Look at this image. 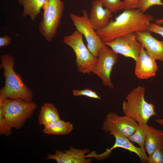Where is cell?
<instances>
[{
	"label": "cell",
	"mask_w": 163,
	"mask_h": 163,
	"mask_svg": "<svg viewBox=\"0 0 163 163\" xmlns=\"http://www.w3.org/2000/svg\"><path fill=\"white\" fill-rule=\"evenodd\" d=\"M153 19L152 16L138 8L125 9L114 20L110 21L106 26L96 32L104 43L109 42L125 34L147 30Z\"/></svg>",
	"instance_id": "1"
},
{
	"label": "cell",
	"mask_w": 163,
	"mask_h": 163,
	"mask_svg": "<svg viewBox=\"0 0 163 163\" xmlns=\"http://www.w3.org/2000/svg\"><path fill=\"white\" fill-rule=\"evenodd\" d=\"M0 66L4 69L5 83L0 90V96L4 99H20L32 101V91L24 83L20 75L14 70L15 61L14 58L11 55L5 54L0 56Z\"/></svg>",
	"instance_id": "2"
},
{
	"label": "cell",
	"mask_w": 163,
	"mask_h": 163,
	"mask_svg": "<svg viewBox=\"0 0 163 163\" xmlns=\"http://www.w3.org/2000/svg\"><path fill=\"white\" fill-rule=\"evenodd\" d=\"M145 88L141 86L133 89L122 104L125 115L132 118L139 124H147L151 117L157 116L154 105L145 100Z\"/></svg>",
	"instance_id": "3"
},
{
	"label": "cell",
	"mask_w": 163,
	"mask_h": 163,
	"mask_svg": "<svg viewBox=\"0 0 163 163\" xmlns=\"http://www.w3.org/2000/svg\"><path fill=\"white\" fill-rule=\"evenodd\" d=\"M0 105L2 107L9 125L11 128L16 129L21 128L37 107L32 101L28 102L20 99H4L1 96Z\"/></svg>",
	"instance_id": "4"
},
{
	"label": "cell",
	"mask_w": 163,
	"mask_h": 163,
	"mask_svg": "<svg viewBox=\"0 0 163 163\" xmlns=\"http://www.w3.org/2000/svg\"><path fill=\"white\" fill-rule=\"evenodd\" d=\"M83 34L76 30L71 34L65 36L64 43L70 46L76 56V63L78 72L89 74L95 67L98 61L83 42Z\"/></svg>",
	"instance_id": "5"
},
{
	"label": "cell",
	"mask_w": 163,
	"mask_h": 163,
	"mask_svg": "<svg viewBox=\"0 0 163 163\" xmlns=\"http://www.w3.org/2000/svg\"><path fill=\"white\" fill-rule=\"evenodd\" d=\"M64 8V3L61 0H46L42 7L43 17L39 30L48 42L51 41L56 34Z\"/></svg>",
	"instance_id": "6"
},
{
	"label": "cell",
	"mask_w": 163,
	"mask_h": 163,
	"mask_svg": "<svg viewBox=\"0 0 163 163\" xmlns=\"http://www.w3.org/2000/svg\"><path fill=\"white\" fill-rule=\"evenodd\" d=\"M69 16L76 30L84 36L88 48L95 57L97 58L101 50L109 48L102 41L93 27L86 10H83L82 16L72 13H70Z\"/></svg>",
	"instance_id": "7"
},
{
	"label": "cell",
	"mask_w": 163,
	"mask_h": 163,
	"mask_svg": "<svg viewBox=\"0 0 163 163\" xmlns=\"http://www.w3.org/2000/svg\"><path fill=\"white\" fill-rule=\"evenodd\" d=\"M104 43L117 54L131 58L135 61L139 57L142 46L134 33L121 36Z\"/></svg>",
	"instance_id": "8"
},
{
	"label": "cell",
	"mask_w": 163,
	"mask_h": 163,
	"mask_svg": "<svg viewBox=\"0 0 163 163\" xmlns=\"http://www.w3.org/2000/svg\"><path fill=\"white\" fill-rule=\"evenodd\" d=\"M97 58V63L92 73L101 79L104 85L113 89V85L110 80V74L113 66L118 60V54L109 48L101 50Z\"/></svg>",
	"instance_id": "9"
},
{
	"label": "cell",
	"mask_w": 163,
	"mask_h": 163,
	"mask_svg": "<svg viewBox=\"0 0 163 163\" xmlns=\"http://www.w3.org/2000/svg\"><path fill=\"white\" fill-rule=\"evenodd\" d=\"M138 125L137 122L129 117L120 116L114 112H110L107 115L102 129L106 132L112 130L118 131L128 138L134 133Z\"/></svg>",
	"instance_id": "10"
},
{
	"label": "cell",
	"mask_w": 163,
	"mask_h": 163,
	"mask_svg": "<svg viewBox=\"0 0 163 163\" xmlns=\"http://www.w3.org/2000/svg\"><path fill=\"white\" fill-rule=\"evenodd\" d=\"M109 132L110 134L115 137V143L113 146L110 149H106L105 152L100 154H96L94 152H91L87 155V157H94L97 160H103L107 157L113 149L117 148H120L135 153L142 162H147L148 156L145 149L140 147L135 146L128 138L123 136L118 131L112 130Z\"/></svg>",
	"instance_id": "11"
},
{
	"label": "cell",
	"mask_w": 163,
	"mask_h": 163,
	"mask_svg": "<svg viewBox=\"0 0 163 163\" xmlns=\"http://www.w3.org/2000/svg\"><path fill=\"white\" fill-rule=\"evenodd\" d=\"M89 151L88 149H82L72 147L69 150L63 151L56 150L54 154H48L46 159L54 160L58 163H89L92 159L85 155Z\"/></svg>",
	"instance_id": "12"
},
{
	"label": "cell",
	"mask_w": 163,
	"mask_h": 163,
	"mask_svg": "<svg viewBox=\"0 0 163 163\" xmlns=\"http://www.w3.org/2000/svg\"><path fill=\"white\" fill-rule=\"evenodd\" d=\"M134 34L149 56L163 62V41L156 39L147 30L137 31Z\"/></svg>",
	"instance_id": "13"
},
{
	"label": "cell",
	"mask_w": 163,
	"mask_h": 163,
	"mask_svg": "<svg viewBox=\"0 0 163 163\" xmlns=\"http://www.w3.org/2000/svg\"><path fill=\"white\" fill-rule=\"evenodd\" d=\"M155 60L149 56L142 46L139 57L135 61V73L137 78L147 79L155 76L158 69Z\"/></svg>",
	"instance_id": "14"
},
{
	"label": "cell",
	"mask_w": 163,
	"mask_h": 163,
	"mask_svg": "<svg viewBox=\"0 0 163 163\" xmlns=\"http://www.w3.org/2000/svg\"><path fill=\"white\" fill-rule=\"evenodd\" d=\"M88 15L90 22L96 31L106 26L112 17V13L104 8L101 0H93Z\"/></svg>",
	"instance_id": "15"
},
{
	"label": "cell",
	"mask_w": 163,
	"mask_h": 163,
	"mask_svg": "<svg viewBox=\"0 0 163 163\" xmlns=\"http://www.w3.org/2000/svg\"><path fill=\"white\" fill-rule=\"evenodd\" d=\"M145 148L148 155L158 148L163 149V131L148 125Z\"/></svg>",
	"instance_id": "16"
},
{
	"label": "cell",
	"mask_w": 163,
	"mask_h": 163,
	"mask_svg": "<svg viewBox=\"0 0 163 163\" xmlns=\"http://www.w3.org/2000/svg\"><path fill=\"white\" fill-rule=\"evenodd\" d=\"M46 0H18L23 8L22 16L35 21Z\"/></svg>",
	"instance_id": "17"
},
{
	"label": "cell",
	"mask_w": 163,
	"mask_h": 163,
	"mask_svg": "<svg viewBox=\"0 0 163 163\" xmlns=\"http://www.w3.org/2000/svg\"><path fill=\"white\" fill-rule=\"evenodd\" d=\"M43 132L50 135H65L70 133L73 129V125L69 122L59 119L44 126Z\"/></svg>",
	"instance_id": "18"
},
{
	"label": "cell",
	"mask_w": 163,
	"mask_h": 163,
	"mask_svg": "<svg viewBox=\"0 0 163 163\" xmlns=\"http://www.w3.org/2000/svg\"><path fill=\"white\" fill-rule=\"evenodd\" d=\"M59 119L57 109L53 104L46 103L41 107L38 118L40 125L44 126Z\"/></svg>",
	"instance_id": "19"
},
{
	"label": "cell",
	"mask_w": 163,
	"mask_h": 163,
	"mask_svg": "<svg viewBox=\"0 0 163 163\" xmlns=\"http://www.w3.org/2000/svg\"><path fill=\"white\" fill-rule=\"evenodd\" d=\"M148 125L139 124L134 133L128 138L131 142L137 143L139 147L145 149V142Z\"/></svg>",
	"instance_id": "20"
},
{
	"label": "cell",
	"mask_w": 163,
	"mask_h": 163,
	"mask_svg": "<svg viewBox=\"0 0 163 163\" xmlns=\"http://www.w3.org/2000/svg\"><path fill=\"white\" fill-rule=\"evenodd\" d=\"M104 8L112 13L119 10H125L123 1L121 0H101Z\"/></svg>",
	"instance_id": "21"
},
{
	"label": "cell",
	"mask_w": 163,
	"mask_h": 163,
	"mask_svg": "<svg viewBox=\"0 0 163 163\" xmlns=\"http://www.w3.org/2000/svg\"><path fill=\"white\" fill-rule=\"evenodd\" d=\"M12 128L9 125L3 108L0 105V134L9 136L12 133Z\"/></svg>",
	"instance_id": "22"
},
{
	"label": "cell",
	"mask_w": 163,
	"mask_h": 163,
	"mask_svg": "<svg viewBox=\"0 0 163 163\" xmlns=\"http://www.w3.org/2000/svg\"><path fill=\"white\" fill-rule=\"evenodd\" d=\"M149 163H163V149L158 148L147 157Z\"/></svg>",
	"instance_id": "23"
},
{
	"label": "cell",
	"mask_w": 163,
	"mask_h": 163,
	"mask_svg": "<svg viewBox=\"0 0 163 163\" xmlns=\"http://www.w3.org/2000/svg\"><path fill=\"white\" fill-rule=\"evenodd\" d=\"M155 5L163 6V2L161 0H142L138 9L145 13L149 8Z\"/></svg>",
	"instance_id": "24"
},
{
	"label": "cell",
	"mask_w": 163,
	"mask_h": 163,
	"mask_svg": "<svg viewBox=\"0 0 163 163\" xmlns=\"http://www.w3.org/2000/svg\"><path fill=\"white\" fill-rule=\"evenodd\" d=\"M72 93L75 96H84L90 98L101 99V98L96 92L89 89L83 90H73Z\"/></svg>",
	"instance_id": "25"
},
{
	"label": "cell",
	"mask_w": 163,
	"mask_h": 163,
	"mask_svg": "<svg viewBox=\"0 0 163 163\" xmlns=\"http://www.w3.org/2000/svg\"><path fill=\"white\" fill-rule=\"evenodd\" d=\"M142 0H123L125 9L138 8Z\"/></svg>",
	"instance_id": "26"
},
{
	"label": "cell",
	"mask_w": 163,
	"mask_h": 163,
	"mask_svg": "<svg viewBox=\"0 0 163 163\" xmlns=\"http://www.w3.org/2000/svg\"><path fill=\"white\" fill-rule=\"evenodd\" d=\"M147 31L159 34L163 37V27L156 23H151Z\"/></svg>",
	"instance_id": "27"
},
{
	"label": "cell",
	"mask_w": 163,
	"mask_h": 163,
	"mask_svg": "<svg viewBox=\"0 0 163 163\" xmlns=\"http://www.w3.org/2000/svg\"><path fill=\"white\" fill-rule=\"evenodd\" d=\"M11 42V37L8 35H5L0 37V47L5 46L9 44Z\"/></svg>",
	"instance_id": "28"
},
{
	"label": "cell",
	"mask_w": 163,
	"mask_h": 163,
	"mask_svg": "<svg viewBox=\"0 0 163 163\" xmlns=\"http://www.w3.org/2000/svg\"><path fill=\"white\" fill-rule=\"evenodd\" d=\"M155 120L157 123L163 126V118L160 119H156Z\"/></svg>",
	"instance_id": "29"
},
{
	"label": "cell",
	"mask_w": 163,
	"mask_h": 163,
	"mask_svg": "<svg viewBox=\"0 0 163 163\" xmlns=\"http://www.w3.org/2000/svg\"><path fill=\"white\" fill-rule=\"evenodd\" d=\"M156 24L159 25L163 23V19H158L156 20Z\"/></svg>",
	"instance_id": "30"
}]
</instances>
